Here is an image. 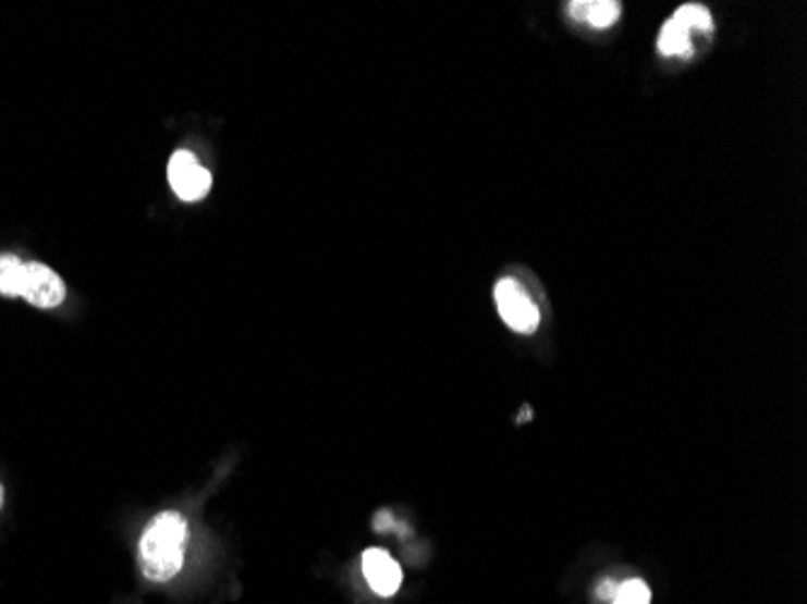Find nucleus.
<instances>
[{
    "label": "nucleus",
    "mask_w": 807,
    "mask_h": 604,
    "mask_svg": "<svg viewBox=\"0 0 807 604\" xmlns=\"http://www.w3.org/2000/svg\"><path fill=\"white\" fill-rule=\"evenodd\" d=\"M501 320L517 334H533L541 322L539 307L515 279H501L493 291Z\"/></svg>",
    "instance_id": "nucleus-2"
},
{
    "label": "nucleus",
    "mask_w": 807,
    "mask_h": 604,
    "mask_svg": "<svg viewBox=\"0 0 807 604\" xmlns=\"http://www.w3.org/2000/svg\"><path fill=\"white\" fill-rule=\"evenodd\" d=\"M363 576H366L368 585L372 588L375 595H380V597L396 595L404 580L400 564H396L394 558L384 552V548H378V546L368 548V552L363 554Z\"/></svg>",
    "instance_id": "nucleus-5"
},
{
    "label": "nucleus",
    "mask_w": 807,
    "mask_h": 604,
    "mask_svg": "<svg viewBox=\"0 0 807 604\" xmlns=\"http://www.w3.org/2000/svg\"><path fill=\"white\" fill-rule=\"evenodd\" d=\"M3 501H5L3 498V486H0V510H3Z\"/></svg>",
    "instance_id": "nucleus-13"
},
{
    "label": "nucleus",
    "mask_w": 807,
    "mask_h": 604,
    "mask_svg": "<svg viewBox=\"0 0 807 604\" xmlns=\"http://www.w3.org/2000/svg\"><path fill=\"white\" fill-rule=\"evenodd\" d=\"M674 22H680V25L689 32H704V35H711L713 32V17L709 10H706L704 5L699 3H687L677 8V13L672 15Z\"/></svg>",
    "instance_id": "nucleus-9"
},
{
    "label": "nucleus",
    "mask_w": 807,
    "mask_h": 604,
    "mask_svg": "<svg viewBox=\"0 0 807 604\" xmlns=\"http://www.w3.org/2000/svg\"><path fill=\"white\" fill-rule=\"evenodd\" d=\"M568 13L576 20L588 22L595 29H607L622 17V5L614 3V0H592V3L583 0V3H571Z\"/></svg>",
    "instance_id": "nucleus-6"
},
{
    "label": "nucleus",
    "mask_w": 807,
    "mask_h": 604,
    "mask_svg": "<svg viewBox=\"0 0 807 604\" xmlns=\"http://www.w3.org/2000/svg\"><path fill=\"white\" fill-rule=\"evenodd\" d=\"M168 180L182 201H201L211 192L213 177L189 150H176L168 164Z\"/></svg>",
    "instance_id": "nucleus-3"
},
{
    "label": "nucleus",
    "mask_w": 807,
    "mask_h": 604,
    "mask_svg": "<svg viewBox=\"0 0 807 604\" xmlns=\"http://www.w3.org/2000/svg\"><path fill=\"white\" fill-rule=\"evenodd\" d=\"M392 525H394V518L387 510L378 513V518H375V530L378 532H390Z\"/></svg>",
    "instance_id": "nucleus-12"
},
{
    "label": "nucleus",
    "mask_w": 807,
    "mask_h": 604,
    "mask_svg": "<svg viewBox=\"0 0 807 604\" xmlns=\"http://www.w3.org/2000/svg\"><path fill=\"white\" fill-rule=\"evenodd\" d=\"M22 281H25V261L15 255H0V295L20 298Z\"/></svg>",
    "instance_id": "nucleus-8"
},
{
    "label": "nucleus",
    "mask_w": 807,
    "mask_h": 604,
    "mask_svg": "<svg viewBox=\"0 0 807 604\" xmlns=\"http://www.w3.org/2000/svg\"><path fill=\"white\" fill-rule=\"evenodd\" d=\"M616 590H619V583H614V580H604V583L597 588V595H600V600H607L612 604Z\"/></svg>",
    "instance_id": "nucleus-11"
},
{
    "label": "nucleus",
    "mask_w": 807,
    "mask_h": 604,
    "mask_svg": "<svg viewBox=\"0 0 807 604\" xmlns=\"http://www.w3.org/2000/svg\"><path fill=\"white\" fill-rule=\"evenodd\" d=\"M186 537H189V525L180 513H160L140 537L143 576L155 583H168L180 574L184 566Z\"/></svg>",
    "instance_id": "nucleus-1"
},
{
    "label": "nucleus",
    "mask_w": 807,
    "mask_h": 604,
    "mask_svg": "<svg viewBox=\"0 0 807 604\" xmlns=\"http://www.w3.org/2000/svg\"><path fill=\"white\" fill-rule=\"evenodd\" d=\"M612 604H650V588L644 580H626L619 585Z\"/></svg>",
    "instance_id": "nucleus-10"
},
{
    "label": "nucleus",
    "mask_w": 807,
    "mask_h": 604,
    "mask_svg": "<svg viewBox=\"0 0 807 604\" xmlns=\"http://www.w3.org/2000/svg\"><path fill=\"white\" fill-rule=\"evenodd\" d=\"M29 305L49 310L59 307L65 298V283L57 271H51L47 263L25 261V281H22V295Z\"/></svg>",
    "instance_id": "nucleus-4"
},
{
    "label": "nucleus",
    "mask_w": 807,
    "mask_h": 604,
    "mask_svg": "<svg viewBox=\"0 0 807 604\" xmlns=\"http://www.w3.org/2000/svg\"><path fill=\"white\" fill-rule=\"evenodd\" d=\"M658 51L662 53V57H689V53H692V35L680 25V22H674L670 17L660 29Z\"/></svg>",
    "instance_id": "nucleus-7"
}]
</instances>
